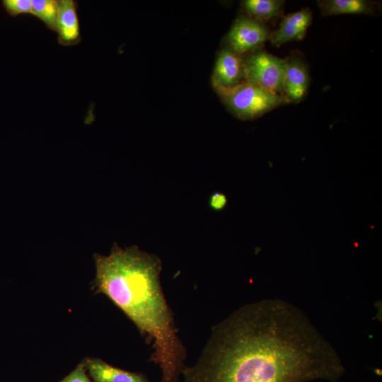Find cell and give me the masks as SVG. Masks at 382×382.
<instances>
[{
	"instance_id": "2",
	"label": "cell",
	"mask_w": 382,
	"mask_h": 382,
	"mask_svg": "<svg viewBox=\"0 0 382 382\" xmlns=\"http://www.w3.org/2000/svg\"><path fill=\"white\" fill-rule=\"evenodd\" d=\"M93 287L135 324L151 347L161 382H178L185 367L186 350L160 282L161 261L137 246L114 244L108 255L96 254Z\"/></svg>"
},
{
	"instance_id": "16",
	"label": "cell",
	"mask_w": 382,
	"mask_h": 382,
	"mask_svg": "<svg viewBox=\"0 0 382 382\" xmlns=\"http://www.w3.org/2000/svg\"><path fill=\"white\" fill-rule=\"evenodd\" d=\"M227 204L226 195L221 192H214L209 198V206L216 211L222 210Z\"/></svg>"
},
{
	"instance_id": "15",
	"label": "cell",
	"mask_w": 382,
	"mask_h": 382,
	"mask_svg": "<svg viewBox=\"0 0 382 382\" xmlns=\"http://www.w3.org/2000/svg\"><path fill=\"white\" fill-rule=\"evenodd\" d=\"M61 382H93L86 374L84 362L79 364Z\"/></svg>"
},
{
	"instance_id": "9",
	"label": "cell",
	"mask_w": 382,
	"mask_h": 382,
	"mask_svg": "<svg viewBox=\"0 0 382 382\" xmlns=\"http://www.w3.org/2000/svg\"><path fill=\"white\" fill-rule=\"evenodd\" d=\"M59 43L71 46L81 40L77 3L74 0L58 1L56 30Z\"/></svg>"
},
{
	"instance_id": "14",
	"label": "cell",
	"mask_w": 382,
	"mask_h": 382,
	"mask_svg": "<svg viewBox=\"0 0 382 382\" xmlns=\"http://www.w3.org/2000/svg\"><path fill=\"white\" fill-rule=\"evenodd\" d=\"M1 3L7 13L13 17L32 14L31 0H3Z\"/></svg>"
},
{
	"instance_id": "13",
	"label": "cell",
	"mask_w": 382,
	"mask_h": 382,
	"mask_svg": "<svg viewBox=\"0 0 382 382\" xmlns=\"http://www.w3.org/2000/svg\"><path fill=\"white\" fill-rule=\"evenodd\" d=\"M32 14L50 30L55 32L58 16V1L31 0Z\"/></svg>"
},
{
	"instance_id": "6",
	"label": "cell",
	"mask_w": 382,
	"mask_h": 382,
	"mask_svg": "<svg viewBox=\"0 0 382 382\" xmlns=\"http://www.w3.org/2000/svg\"><path fill=\"white\" fill-rule=\"evenodd\" d=\"M246 81L243 56L231 49L222 50L216 60L212 83L215 91L229 90Z\"/></svg>"
},
{
	"instance_id": "7",
	"label": "cell",
	"mask_w": 382,
	"mask_h": 382,
	"mask_svg": "<svg viewBox=\"0 0 382 382\" xmlns=\"http://www.w3.org/2000/svg\"><path fill=\"white\" fill-rule=\"evenodd\" d=\"M286 59L282 95L289 103H298L304 99L308 89L307 66L299 54H291Z\"/></svg>"
},
{
	"instance_id": "10",
	"label": "cell",
	"mask_w": 382,
	"mask_h": 382,
	"mask_svg": "<svg viewBox=\"0 0 382 382\" xmlns=\"http://www.w3.org/2000/svg\"><path fill=\"white\" fill-rule=\"evenodd\" d=\"M83 362L93 382H150L141 374L120 369L100 359H86Z\"/></svg>"
},
{
	"instance_id": "3",
	"label": "cell",
	"mask_w": 382,
	"mask_h": 382,
	"mask_svg": "<svg viewBox=\"0 0 382 382\" xmlns=\"http://www.w3.org/2000/svg\"><path fill=\"white\" fill-rule=\"evenodd\" d=\"M216 93L231 112L243 120L256 119L289 104L283 96L247 81L233 88Z\"/></svg>"
},
{
	"instance_id": "1",
	"label": "cell",
	"mask_w": 382,
	"mask_h": 382,
	"mask_svg": "<svg viewBox=\"0 0 382 382\" xmlns=\"http://www.w3.org/2000/svg\"><path fill=\"white\" fill-rule=\"evenodd\" d=\"M331 344L294 305L279 299L244 305L214 325L182 382H337L345 374Z\"/></svg>"
},
{
	"instance_id": "4",
	"label": "cell",
	"mask_w": 382,
	"mask_h": 382,
	"mask_svg": "<svg viewBox=\"0 0 382 382\" xmlns=\"http://www.w3.org/2000/svg\"><path fill=\"white\" fill-rule=\"evenodd\" d=\"M246 81L270 91L282 95L286 58L276 57L258 49L244 57Z\"/></svg>"
},
{
	"instance_id": "11",
	"label": "cell",
	"mask_w": 382,
	"mask_h": 382,
	"mask_svg": "<svg viewBox=\"0 0 382 382\" xmlns=\"http://www.w3.org/2000/svg\"><path fill=\"white\" fill-rule=\"evenodd\" d=\"M318 6L323 16L367 14L376 13L377 3L367 0H319Z\"/></svg>"
},
{
	"instance_id": "8",
	"label": "cell",
	"mask_w": 382,
	"mask_h": 382,
	"mask_svg": "<svg viewBox=\"0 0 382 382\" xmlns=\"http://www.w3.org/2000/svg\"><path fill=\"white\" fill-rule=\"evenodd\" d=\"M311 23L312 12L308 8L284 16L279 28L270 33L271 43L279 47L286 42L303 40Z\"/></svg>"
},
{
	"instance_id": "5",
	"label": "cell",
	"mask_w": 382,
	"mask_h": 382,
	"mask_svg": "<svg viewBox=\"0 0 382 382\" xmlns=\"http://www.w3.org/2000/svg\"><path fill=\"white\" fill-rule=\"evenodd\" d=\"M270 33L265 23L248 16L236 21L227 35L228 48L243 56L260 49L270 39Z\"/></svg>"
},
{
	"instance_id": "12",
	"label": "cell",
	"mask_w": 382,
	"mask_h": 382,
	"mask_svg": "<svg viewBox=\"0 0 382 382\" xmlns=\"http://www.w3.org/2000/svg\"><path fill=\"white\" fill-rule=\"evenodd\" d=\"M243 7L248 16L264 23L279 17L283 11L284 1L282 0H245Z\"/></svg>"
}]
</instances>
